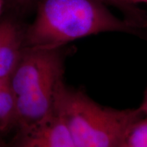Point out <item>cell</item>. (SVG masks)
Masks as SVG:
<instances>
[{"label":"cell","instance_id":"9a60e30c","mask_svg":"<svg viewBox=\"0 0 147 147\" xmlns=\"http://www.w3.org/2000/svg\"><path fill=\"white\" fill-rule=\"evenodd\" d=\"M144 30H146L147 32V16H146V23H145V27H144Z\"/></svg>","mask_w":147,"mask_h":147},{"label":"cell","instance_id":"5b68a950","mask_svg":"<svg viewBox=\"0 0 147 147\" xmlns=\"http://www.w3.org/2000/svg\"><path fill=\"white\" fill-rule=\"evenodd\" d=\"M25 29L14 20L0 22V78L9 80L25 49Z\"/></svg>","mask_w":147,"mask_h":147},{"label":"cell","instance_id":"4fadbf2b","mask_svg":"<svg viewBox=\"0 0 147 147\" xmlns=\"http://www.w3.org/2000/svg\"><path fill=\"white\" fill-rule=\"evenodd\" d=\"M0 147H12L10 144H6L5 143L0 141Z\"/></svg>","mask_w":147,"mask_h":147},{"label":"cell","instance_id":"277c9868","mask_svg":"<svg viewBox=\"0 0 147 147\" xmlns=\"http://www.w3.org/2000/svg\"><path fill=\"white\" fill-rule=\"evenodd\" d=\"M12 147H76L57 114L28 127L21 128Z\"/></svg>","mask_w":147,"mask_h":147},{"label":"cell","instance_id":"5bb4252c","mask_svg":"<svg viewBox=\"0 0 147 147\" xmlns=\"http://www.w3.org/2000/svg\"><path fill=\"white\" fill-rule=\"evenodd\" d=\"M2 3H3V0H0V12H1V8H2Z\"/></svg>","mask_w":147,"mask_h":147},{"label":"cell","instance_id":"30bf717a","mask_svg":"<svg viewBox=\"0 0 147 147\" xmlns=\"http://www.w3.org/2000/svg\"><path fill=\"white\" fill-rule=\"evenodd\" d=\"M140 109L144 116L147 117V87L144 91V97H143L142 102L141 103L140 106L138 107Z\"/></svg>","mask_w":147,"mask_h":147},{"label":"cell","instance_id":"8992f818","mask_svg":"<svg viewBox=\"0 0 147 147\" xmlns=\"http://www.w3.org/2000/svg\"><path fill=\"white\" fill-rule=\"evenodd\" d=\"M106 4L112 5L122 14L123 18L141 31L144 29L147 12L131 0H102Z\"/></svg>","mask_w":147,"mask_h":147},{"label":"cell","instance_id":"6da1fadb","mask_svg":"<svg viewBox=\"0 0 147 147\" xmlns=\"http://www.w3.org/2000/svg\"><path fill=\"white\" fill-rule=\"evenodd\" d=\"M35 10V19L25 31V47H64L103 33L140 32L115 16L102 0H39Z\"/></svg>","mask_w":147,"mask_h":147},{"label":"cell","instance_id":"52a82bcc","mask_svg":"<svg viewBox=\"0 0 147 147\" xmlns=\"http://www.w3.org/2000/svg\"><path fill=\"white\" fill-rule=\"evenodd\" d=\"M16 123L15 100L9 82L0 88V132Z\"/></svg>","mask_w":147,"mask_h":147},{"label":"cell","instance_id":"3957f363","mask_svg":"<svg viewBox=\"0 0 147 147\" xmlns=\"http://www.w3.org/2000/svg\"><path fill=\"white\" fill-rule=\"evenodd\" d=\"M54 112L63 120L76 147H119L128 129L144 116L139 108L102 105L65 82L57 92Z\"/></svg>","mask_w":147,"mask_h":147},{"label":"cell","instance_id":"ba28073f","mask_svg":"<svg viewBox=\"0 0 147 147\" xmlns=\"http://www.w3.org/2000/svg\"><path fill=\"white\" fill-rule=\"evenodd\" d=\"M119 147H147V117L143 116L131 125Z\"/></svg>","mask_w":147,"mask_h":147},{"label":"cell","instance_id":"9c48e42d","mask_svg":"<svg viewBox=\"0 0 147 147\" xmlns=\"http://www.w3.org/2000/svg\"><path fill=\"white\" fill-rule=\"evenodd\" d=\"M13 10L20 14H27L36 9L39 0H5Z\"/></svg>","mask_w":147,"mask_h":147},{"label":"cell","instance_id":"7a4b0ae2","mask_svg":"<svg viewBox=\"0 0 147 147\" xmlns=\"http://www.w3.org/2000/svg\"><path fill=\"white\" fill-rule=\"evenodd\" d=\"M64 47H25L9 79L18 129L28 127L54 113L55 97L63 83Z\"/></svg>","mask_w":147,"mask_h":147},{"label":"cell","instance_id":"8fae6325","mask_svg":"<svg viewBox=\"0 0 147 147\" xmlns=\"http://www.w3.org/2000/svg\"><path fill=\"white\" fill-rule=\"evenodd\" d=\"M9 82V80H3V79L0 78V88H1L3 85H5V84H7Z\"/></svg>","mask_w":147,"mask_h":147},{"label":"cell","instance_id":"7c38bea8","mask_svg":"<svg viewBox=\"0 0 147 147\" xmlns=\"http://www.w3.org/2000/svg\"><path fill=\"white\" fill-rule=\"evenodd\" d=\"M131 1H133L134 3H147V0H131Z\"/></svg>","mask_w":147,"mask_h":147}]
</instances>
